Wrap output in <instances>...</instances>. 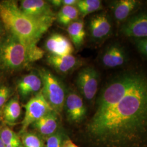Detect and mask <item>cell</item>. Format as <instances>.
Wrapping results in <instances>:
<instances>
[{
	"mask_svg": "<svg viewBox=\"0 0 147 147\" xmlns=\"http://www.w3.org/2000/svg\"><path fill=\"white\" fill-rule=\"evenodd\" d=\"M90 133L116 145L147 132V74L129 69L113 76L101 89Z\"/></svg>",
	"mask_w": 147,
	"mask_h": 147,
	"instance_id": "obj_1",
	"label": "cell"
},
{
	"mask_svg": "<svg viewBox=\"0 0 147 147\" xmlns=\"http://www.w3.org/2000/svg\"><path fill=\"white\" fill-rule=\"evenodd\" d=\"M0 21L6 31L29 47L37 43L50 27L25 14L15 1H0Z\"/></svg>",
	"mask_w": 147,
	"mask_h": 147,
	"instance_id": "obj_2",
	"label": "cell"
},
{
	"mask_svg": "<svg viewBox=\"0 0 147 147\" xmlns=\"http://www.w3.org/2000/svg\"><path fill=\"white\" fill-rule=\"evenodd\" d=\"M45 52L38 46L29 47L7 31L0 40V70L16 71L42 58Z\"/></svg>",
	"mask_w": 147,
	"mask_h": 147,
	"instance_id": "obj_3",
	"label": "cell"
},
{
	"mask_svg": "<svg viewBox=\"0 0 147 147\" xmlns=\"http://www.w3.org/2000/svg\"><path fill=\"white\" fill-rule=\"evenodd\" d=\"M38 74L42 82V95L49 104L58 114L64 106L66 91L62 82L47 69H38Z\"/></svg>",
	"mask_w": 147,
	"mask_h": 147,
	"instance_id": "obj_4",
	"label": "cell"
},
{
	"mask_svg": "<svg viewBox=\"0 0 147 147\" xmlns=\"http://www.w3.org/2000/svg\"><path fill=\"white\" fill-rule=\"evenodd\" d=\"M99 83V73L92 65L81 69L75 80V84L80 94L88 101H92L96 96Z\"/></svg>",
	"mask_w": 147,
	"mask_h": 147,
	"instance_id": "obj_5",
	"label": "cell"
},
{
	"mask_svg": "<svg viewBox=\"0 0 147 147\" xmlns=\"http://www.w3.org/2000/svg\"><path fill=\"white\" fill-rule=\"evenodd\" d=\"M19 8L25 14L32 19L51 27L56 20V14L50 3L44 0H22Z\"/></svg>",
	"mask_w": 147,
	"mask_h": 147,
	"instance_id": "obj_6",
	"label": "cell"
},
{
	"mask_svg": "<svg viewBox=\"0 0 147 147\" xmlns=\"http://www.w3.org/2000/svg\"><path fill=\"white\" fill-rule=\"evenodd\" d=\"M25 108V114L22 121V133H24L28 126L34 122L53 111L44 98L41 90L29 100Z\"/></svg>",
	"mask_w": 147,
	"mask_h": 147,
	"instance_id": "obj_7",
	"label": "cell"
},
{
	"mask_svg": "<svg viewBox=\"0 0 147 147\" xmlns=\"http://www.w3.org/2000/svg\"><path fill=\"white\" fill-rule=\"evenodd\" d=\"M90 37L94 42H104L112 34L113 26L110 18L106 13L91 17L88 23Z\"/></svg>",
	"mask_w": 147,
	"mask_h": 147,
	"instance_id": "obj_8",
	"label": "cell"
},
{
	"mask_svg": "<svg viewBox=\"0 0 147 147\" xmlns=\"http://www.w3.org/2000/svg\"><path fill=\"white\" fill-rule=\"evenodd\" d=\"M129 60L125 49L118 42L105 47L100 57L101 64L106 68H117L126 64Z\"/></svg>",
	"mask_w": 147,
	"mask_h": 147,
	"instance_id": "obj_9",
	"label": "cell"
},
{
	"mask_svg": "<svg viewBox=\"0 0 147 147\" xmlns=\"http://www.w3.org/2000/svg\"><path fill=\"white\" fill-rule=\"evenodd\" d=\"M64 107L68 119L71 122L79 123L86 115L87 109L82 98L77 92L72 89L69 90L66 93Z\"/></svg>",
	"mask_w": 147,
	"mask_h": 147,
	"instance_id": "obj_10",
	"label": "cell"
},
{
	"mask_svg": "<svg viewBox=\"0 0 147 147\" xmlns=\"http://www.w3.org/2000/svg\"><path fill=\"white\" fill-rule=\"evenodd\" d=\"M124 36L134 39L147 38V13H141L130 17L121 27Z\"/></svg>",
	"mask_w": 147,
	"mask_h": 147,
	"instance_id": "obj_11",
	"label": "cell"
},
{
	"mask_svg": "<svg viewBox=\"0 0 147 147\" xmlns=\"http://www.w3.org/2000/svg\"><path fill=\"white\" fill-rule=\"evenodd\" d=\"M45 47L50 55L56 56L73 55L74 50L70 40L59 33H53L48 37Z\"/></svg>",
	"mask_w": 147,
	"mask_h": 147,
	"instance_id": "obj_12",
	"label": "cell"
},
{
	"mask_svg": "<svg viewBox=\"0 0 147 147\" xmlns=\"http://www.w3.org/2000/svg\"><path fill=\"white\" fill-rule=\"evenodd\" d=\"M47 62L56 71L62 74H68L83 64L80 59L73 55L64 56L49 55L47 57Z\"/></svg>",
	"mask_w": 147,
	"mask_h": 147,
	"instance_id": "obj_13",
	"label": "cell"
},
{
	"mask_svg": "<svg viewBox=\"0 0 147 147\" xmlns=\"http://www.w3.org/2000/svg\"><path fill=\"white\" fill-rule=\"evenodd\" d=\"M140 2L136 0H118L112 1L111 8L118 23H124L139 7Z\"/></svg>",
	"mask_w": 147,
	"mask_h": 147,
	"instance_id": "obj_14",
	"label": "cell"
},
{
	"mask_svg": "<svg viewBox=\"0 0 147 147\" xmlns=\"http://www.w3.org/2000/svg\"><path fill=\"white\" fill-rule=\"evenodd\" d=\"M18 91L23 98L37 94L42 88V82L38 74L31 73L24 75L17 84Z\"/></svg>",
	"mask_w": 147,
	"mask_h": 147,
	"instance_id": "obj_15",
	"label": "cell"
},
{
	"mask_svg": "<svg viewBox=\"0 0 147 147\" xmlns=\"http://www.w3.org/2000/svg\"><path fill=\"white\" fill-rule=\"evenodd\" d=\"M58 113L53 111L34 122L35 129L43 135H52L58 126Z\"/></svg>",
	"mask_w": 147,
	"mask_h": 147,
	"instance_id": "obj_16",
	"label": "cell"
},
{
	"mask_svg": "<svg viewBox=\"0 0 147 147\" xmlns=\"http://www.w3.org/2000/svg\"><path fill=\"white\" fill-rule=\"evenodd\" d=\"M67 31L71 42L77 49L82 46L86 37L84 24L82 19L74 21L68 26Z\"/></svg>",
	"mask_w": 147,
	"mask_h": 147,
	"instance_id": "obj_17",
	"label": "cell"
},
{
	"mask_svg": "<svg viewBox=\"0 0 147 147\" xmlns=\"http://www.w3.org/2000/svg\"><path fill=\"white\" fill-rule=\"evenodd\" d=\"M21 112V106L18 98L16 96L5 105L3 110V117L5 122L13 124L19 118Z\"/></svg>",
	"mask_w": 147,
	"mask_h": 147,
	"instance_id": "obj_18",
	"label": "cell"
},
{
	"mask_svg": "<svg viewBox=\"0 0 147 147\" xmlns=\"http://www.w3.org/2000/svg\"><path fill=\"white\" fill-rule=\"evenodd\" d=\"M79 10L76 6H62L56 14V20L61 25L68 26L79 19Z\"/></svg>",
	"mask_w": 147,
	"mask_h": 147,
	"instance_id": "obj_19",
	"label": "cell"
},
{
	"mask_svg": "<svg viewBox=\"0 0 147 147\" xmlns=\"http://www.w3.org/2000/svg\"><path fill=\"white\" fill-rule=\"evenodd\" d=\"M76 7L80 14L83 16L100 11L102 8V2L100 0H78Z\"/></svg>",
	"mask_w": 147,
	"mask_h": 147,
	"instance_id": "obj_20",
	"label": "cell"
},
{
	"mask_svg": "<svg viewBox=\"0 0 147 147\" xmlns=\"http://www.w3.org/2000/svg\"><path fill=\"white\" fill-rule=\"evenodd\" d=\"M0 138L3 142L5 146L22 144L18 135L7 126H5L1 129Z\"/></svg>",
	"mask_w": 147,
	"mask_h": 147,
	"instance_id": "obj_21",
	"label": "cell"
},
{
	"mask_svg": "<svg viewBox=\"0 0 147 147\" xmlns=\"http://www.w3.org/2000/svg\"><path fill=\"white\" fill-rule=\"evenodd\" d=\"M21 143L24 147H43L42 140L34 134L24 133L21 137Z\"/></svg>",
	"mask_w": 147,
	"mask_h": 147,
	"instance_id": "obj_22",
	"label": "cell"
},
{
	"mask_svg": "<svg viewBox=\"0 0 147 147\" xmlns=\"http://www.w3.org/2000/svg\"><path fill=\"white\" fill-rule=\"evenodd\" d=\"M11 94V89L9 87L2 85L0 86V108L5 104Z\"/></svg>",
	"mask_w": 147,
	"mask_h": 147,
	"instance_id": "obj_23",
	"label": "cell"
},
{
	"mask_svg": "<svg viewBox=\"0 0 147 147\" xmlns=\"http://www.w3.org/2000/svg\"><path fill=\"white\" fill-rule=\"evenodd\" d=\"M46 147H62V136L57 133L48 137Z\"/></svg>",
	"mask_w": 147,
	"mask_h": 147,
	"instance_id": "obj_24",
	"label": "cell"
},
{
	"mask_svg": "<svg viewBox=\"0 0 147 147\" xmlns=\"http://www.w3.org/2000/svg\"><path fill=\"white\" fill-rule=\"evenodd\" d=\"M134 39L137 50L147 57V38Z\"/></svg>",
	"mask_w": 147,
	"mask_h": 147,
	"instance_id": "obj_25",
	"label": "cell"
},
{
	"mask_svg": "<svg viewBox=\"0 0 147 147\" xmlns=\"http://www.w3.org/2000/svg\"><path fill=\"white\" fill-rule=\"evenodd\" d=\"M62 147H78L75 144H74L71 141L68 140L64 141Z\"/></svg>",
	"mask_w": 147,
	"mask_h": 147,
	"instance_id": "obj_26",
	"label": "cell"
},
{
	"mask_svg": "<svg viewBox=\"0 0 147 147\" xmlns=\"http://www.w3.org/2000/svg\"><path fill=\"white\" fill-rule=\"evenodd\" d=\"M6 33H7V31H6L5 27L2 24V22L0 21V40L4 37V36L5 35Z\"/></svg>",
	"mask_w": 147,
	"mask_h": 147,
	"instance_id": "obj_27",
	"label": "cell"
},
{
	"mask_svg": "<svg viewBox=\"0 0 147 147\" xmlns=\"http://www.w3.org/2000/svg\"><path fill=\"white\" fill-rule=\"evenodd\" d=\"M49 3L55 7H62V0H51L49 1Z\"/></svg>",
	"mask_w": 147,
	"mask_h": 147,
	"instance_id": "obj_28",
	"label": "cell"
},
{
	"mask_svg": "<svg viewBox=\"0 0 147 147\" xmlns=\"http://www.w3.org/2000/svg\"><path fill=\"white\" fill-rule=\"evenodd\" d=\"M4 146H5L3 142H2V140L0 138V147H4Z\"/></svg>",
	"mask_w": 147,
	"mask_h": 147,
	"instance_id": "obj_29",
	"label": "cell"
},
{
	"mask_svg": "<svg viewBox=\"0 0 147 147\" xmlns=\"http://www.w3.org/2000/svg\"><path fill=\"white\" fill-rule=\"evenodd\" d=\"M5 147V146H4V147Z\"/></svg>",
	"mask_w": 147,
	"mask_h": 147,
	"instance_id": "obj_30",
	"label": "cell"
}]
</instances>
